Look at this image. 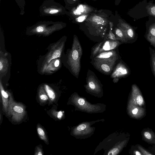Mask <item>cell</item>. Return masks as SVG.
Wrapping results in <instances>:
<instances>
[{
    "label": "cell",
    "mask_w": 155,
    "mask_h": 155,
    "mask_svg": "<svg viewBox=\"0 0 155 155\" xmlns=\"http://www.w3.org/2000/svg\"><path fill=\"white\" fill-rule=\"evenodd\" d=\"M150 54V64L151 71L155 78V50L149 47Z\"/></svg>",
    "instance_id": "obj_15"
},
{
    "label": "cell",
    "mask_w": 155,
    "mask_h": 155,
    "mask_svg": "<svg viewBox=\"0 0 155 155\" xmlns=\"http://www.w3.org/2000/svg\"><path fill=\"white\" fill-rule=\"evenodd\" d=\"M37 131L40 139L44 141L46 143L48 144L49 143L48 139L46 132L44 129L39 124L37 125Z\"/></svg>",
    "instance_id": "obj_17"
},
{
    "label": "cell",
    "mask_w": 155,
    "mask_h": 155,
    "mask_svg": "<svg viewBox=\"0 0 155 155\" xmlns=\"http://www.w3.org/2000/svg\"><path fill=\"white\" fill-rule=\"evenodd\" d=\"M144 37L150 45L155 49V23L151 24L148 27Z\"/></svg>",
    "instance_id": "obj_12"
},
{
    "label": "cell",
    "mask_w": 155,
    "mask_h": 155,
    "mask_svg": "<svg viewBox=\"0 0 155 155\" xmlns=\"http://www.w3.org/2000/svg\"><path fill=\"white\" fill-rule=\"evenodd\" d=\"M121 43L118 40L110 39L101 42L97 45L93 49L92 52L93 56L94 57L101 52L114 49L121 44Z\"/></svg>",
    "instance_id": "obj_5"
},
{
    "label": "cell",
    "mask_w": 155,
    "mask_h": 155,
    "mask_svg": "<svg viewBox=\"0 0 155 155\" xmlns=\"http://www.w3.org/2000/svg\"><path fill=\"white\" fill-rule=\"evenodd\" d=\"M131 153L134 155H143L135 145H133L131 149Z\"/></svg>",
    "instance_id": "obj_23"
},
{
    "label": "cell",
    "mask_w": 155,
    "mask_h": 155,
    "mask_svg": "<svg viewBox=\"0 0 155 155\" xmlns=\"http://www.w3.org/2000/svg\"><path fill=\"white\" fill-rule=\"evenodd\" d=\"M20 9V14L23 15L25 13V0H15Z\"/></svg>",
    "instance_id": "obj_19"
},
{
    "label": "cell",
    "mask_w": 155,
    "mask_h": 155,
    "mask_svg": "<svg viewBox=\"0 0 155 155\" xmlns=\"http://www.w3.org/2000/svg\"><path fill=\"white\" fill-rule=\"evenodd\" d=\"M86 15H82L79 17L77 19V20L79 22H81L83 21L86 18Z\"/></svg>",
    "instance_id": "obj_30"
},
{
    "label": "cell",
    "mask_w": 155,
    "mask_h": 155,
    "mask_svg": "<svg viewBox=\"0 0 155 155\" xmlns=\"http://www.w3.org/2000/svg\"><path fill=\"white\" fill-rule=\"evenodd\" d=\"M2 68H3V65H2V64L1 61L0 62V71H1Z\"/></svg>",
    "instance_id": "obj_35"
},
{
    "label": "cell",
    "mask_w": 155,
    "mask_h": 155,
    "mask_svg": "<svg viewBox=\"0 0 155 155\" xmlns=\"http://www.w3.org/2000/svg\"><path fill=\"white\" fill-rule=\"evenodd\" d=\"M74 0V1H75V0Z\"/></svg>",
    "instance_id": "obj_36"
},
{
    "label": "cell",
    "mask_w": 155,
    "mask_h": 155,
    "mask_svg": "<svg viewBox=\"0 0 155 155\" xmlns=\"http://www.w3.org/2000/svg\"><path fill=\"white\" fill-rule=\"evenodd\" d=\"M24 107L21 104L15 103L12 97H10L9 110L8 114H12L15 120H20L24 115Z\"/></svg>",
    "instance_id": "obj_7"
},
{
    "label": "cell",
    "mask_w": 155,
    "mask_h": 155,
    "mask_svg": "<svg viewBox=\"0 0 155 155\" xmlns=\"http://www.w3.org/2000/svg\"><path fill=\"white\" fill-rule=\"evenodd\" d=\"M119 152V149L117 148H113L110 150L108 153V155H117Z\"/></svg>",
    "instance_id": "obj_27"
},
{
    "label": "cell",
    "mask_w": 155,
    "mask_h": 155,
    "mask_svg": "<svg viewBox=\"0 0 155 155\" xmlns=\"http://www.w3.org/2000/svg\"><path fill=\"white\" fill-rule=\"evenodd\" d=\"M82 54L81 47L78 39L75 37L69 54V61L72 72L77 78L80 70V59Z\"/></svg>",
    "instance_id": "obj_1"
},
{
    "label": "cell",
    "mask_w": 155,
    "mask_h": 155,
    "mask_svg": "<svg viewBox=\"0 0 155 155\" xmlns=\"http://www.w3.org/2000/svg\"><path fill=\"white\" fill-rule=\"evenodd\" d=\"M59 61L58 60H57L55 61L54 63V65L56 67H58L59 64Z\"/></svg>",
    "instance_id": "obj_34"
},
{
    "label": "cell",
    "mask_w": 155,
    "mask_h": 155,
    "mask_svg": "<svg viewBox=\"0 0 155 155\" xmlns=\"http://www.w3.org/2000/svg\"><path fill=\"white\" fill-rule=\"evenodd\" d=\"M0 88L3 110L7 114H8L10 97L9 98L8 94L5 91L1 85Z\"/></svg>",
    "instance_id": "obj_14"
},
{
    "label": "cell",
    "mask_w": 155,
    "mask_h": 155,
    "mask_svg": "<svg viewBox=\"0 0 155 155\" xmlns=\"http://www.w3.org/2000/svg\"><path fill=\"white\" fill-rule=\"evenodd\" d=\"M77 10L80 12H83L84 10V7L82 5H80Z\"/></svg>",
    "instance_id": "obj_33"
},
{
    "label": "cell",
    "mask_w": 155,
    "mask_h": 155,
    "mask_svg": "<svg viewBox=\"0 0 155 155\" xmlns=\"http://www.w3.org/2000/svg\"><path fill=\"white\" fill-rule=\"evenodd\" d=\"M61 53V50L60 49H58L55 51L53 54L51 58L49 59L48 62L49 63L51 60L60 57Z\"/></svg>",
    "instance_id": "obj_24"
},
{
    "label": "cell",
    "mask_w": 155,
    "mask_h": 155,
    "mask_svg": "<svg viewBox=\"0 0 155 155\" xmlns=\"http://www.w3.org/2000/svg\"><path fill=\"white\" fill-rule=\"evenodd\" d=\"M130 73L129 68L122 62H119L112 73L111 77L115 81H117L119 78L128 76Z\"/></svg>",
    "instance_id": "obj_8"
},
{
    "label": "cell",
    "mask_w": 155,
    "mask_h": 155,
    "mask_svg": "<svg viewBox=\"0 0 155 155\" xmlns=\"http://www.w3.org/2000/svg\"><path fill=\"white\" fill-rule=\"evenodd\" d=\"M51 113L54 117L59 119H61L63 115V112L61 111H57L54 110H53Z\"/></svg>",
    "instance_id": "obj_22"
},
{
    "label": "cell",
    "mask_w": 155,
    "mask_h": 155,
    "mask_svg": "<svg viewBox=\"0 0 155 155\" xmlns=\"http://www.w3.org/2000/svg\"><path fill=\"white\" fill-rule=\"evenodd\" d=\"M128 113L130 116L136 120H140L146 115V108L140 107L129 102Z\"/></svg>",
    "instance_id": "obj_9"
},
{
    "label": "cell",
    "mask_w": 155,
    "mask_h": 155,
    "mask_svg": "<svg viewBox=\"0 0 155 155\" xmlns=\"http://www.w3.org/2000/svg\"><path fill=\"white\" fill-rule=\"evenodd\" d=\"M44 88L50 102H54L56 98V95L54 91L49 85H44Z\"/></svg>",
    "instance_id": "obj_16"
},
{
    "label": "cell",
    "mask_w": 155,
    "mask_h": 155,
    "mask_svg": "<svg viewBox=\"0 0 155 155\" xmlns=\"http://www.w3.org/2000/svg\"><path fill=\"white\" fill-rule=\"evenodd\" d=\"M135 145L143 155H154L150 151H149L147 150L141 145L139 144H137Z\"/></svg>",
    "instance_id": "obj_20"
},
{
    "label": "cell",
    "mask_w": 155,
    "mask_h": 155,
    "mask_svg": "<svg viewBox=\"0 0 155 155\" xmlns=\"http://www.w3.org/2000/svg\"><path fill=\"white\" fill-rule=\"evenodd\" d=\"M86 126L84 124H81L79 125L77 127V129L79 131L84 130L86 128Z\"/></svg>",
    "instance_id": "obj_29"
},
{
    "label": "cell",
    "mask_w": 155,
    "mask_h": 155,
    "mask_svg": "<svg viewBox=\"0 0 155 155\" xmlns=\"http://www.w3.org/2000/svg\"><path fill=\"white\" fill-rule=\"evenodd\" d=\"M94 65L100 71L105 74H110L113 69L114 65L105 62H94Z\"/></svg>",
    "instance_id": "obj_13"
},
{
    "label": "cell",
    "mask_w": 155,
    "mask_h": 155,
    "mask_svg": "<svg viewBox=\"0 0 155 155\" xmlns=\"http://www.w3.org/2000/svg\"><path fill=\"white\" fill-rule=\"evenodd\" d=\"M129 102L138 106L146 108V103L141 91L136 84L131 86Z\"/></svg>",
    "instance_id": "obj_6"
},
{
    "label": "cell",
    "mask_w": 155,
    "mask_h": 155,
    "mask_svg": "<svg viewBox=\"0 0 155 155\" xmlns=\"http://www.w3.org/2000/svg\"><path fill=\"white\" fill-rule=\"evenodd\" d=\"M150 151L154 155H155V145H153L151 147Z\"/></svg>",
    "instance_id": "obj_32"
},
{
    "label": "cell",
    "mask_w": 155,
    "mask_h": 155,
    "mask_svg": "<svg viewBox=\"0 0 155 155\" xmlns=\"http://www.w3.org/2000/svg\"><path fill=\"white\" fill-rule=\"evenodd\" d=\"M110 31L109 33V35L108 36L109 38L111 40H118L115 37V35L112 32L111 30H112V28L113 26V24L112 23L110 22Z\"/></svg>",
    "instance_id": "obj_25"
},
{
    "label": "cell",
    "mask_w": 155,
    "mask_h": 155,
    "mask_svg": "<svg viewBox=\"0 0 155 155\" xmlns=\"http://www.w3.org/2000/svg\"><path fill=\"white\" fill-rule=\"evenodd\" d=\"M35 154L37 155H43V153L41 148L39 147H37Z\"/></svg>",
    "instance_id": "obj_28"
},
{
    "label": "cell",
    "mask_w": 155,
    "mask_h": 155,
    "mask_svg": "<svg viewBox=\"0 0 155 155\" xmlns=\"http://www.w3.org/2000/svg\"><path fill=\"white\" fill-rule=\"evenodd\" d=\"M38 97L39 101L42 103L46 102L49 99V97L44 88V89L42 87L39 89Z\"/></svg>",
    "instance_id": "obj_18"
},
{
    "label": "cell",
    "mask_w": 155,
    "mask_h": 155,
    "mask_svg": "<svg viewBox=\"0 0 155 155\" xmlns=\"http://www.w3.org/2000/svg\"><path fill=\"white\" fill-rule=\"evenodd\" d=\"M118 58L116 51L111 50L101 52L94 57V62H105L114 65Z\"/></svg>",
    "instance_id": "obj_4"
},
{
    "label": "cell",
    "mask_w": 155,
    "mask_h": 155,
    "mask_svg": "<svg viewBox=\"0 0 155 155\" xmlns=\"http://www.w3.org/2000/svg\"><path fill=\"white\" fill-rule=\"evenodd\" d=\"M78 102L79 104L80 105H84L85 103L84 100L83 98L79 99L78 100Z\"/></svg>",
    "instance_id": "obj_31"
},
{
    "label": "cell",
    "mask_w": 155,
    "mask_h": 155,
    "mask_svg": "<svg viewBox=\"0 0 155 155\" xmlns=\"http://www.w3.org/2000/svg\"><path fill=\"white\" fill-rule=\"evenodd\" d=\"M142 140L148 143L155 145V133L149 127L143 128L141 132Z\"/></svg>",
    "instance_id": "obj_11"
},
{
    "label": "cell",
    "mask_w": 155,
    "mask_h": 155,
    "mask_svg": "<svg viewBox=\"0 0 155 155\" xmlns=\"http://www.w3.org/2000/svg\"><path fill=\"white\" fill-rule=\"evenodd\" d=\"M147 9L149 15L155 17V5H149L147 7Z\"/></svg>",
    "instance_id": "obj_21"
},
{
    "label": "cell",
    "mask_w": 155,
    "mask_h": 155,
    "mask_svg": "<svg viewBox=\"0 0 155 155\" xmlns=\"http://www.w3.org/2000/svg\"><path fill=\"white\" fill-rule=\"evenodd\" d=\"M93 21L98 24H102L104 23V20L98 16H94L92 18Z\"/></svg>",
    "instance_id": "obj_26"
},
{
    "label": "cell",
    "mask_w": 155,
    "mask_h": 155,
    "mask_svg": "<svg viewBox=\"0 0 155 155\" xmlns=\"http://www.w3.org/2000/svg\"><path fill=\"white\" fill-rule=\"evenodd\" d=\"M62 6L54 0H45L39 8L41 16H57L64 12Z\"/></svg>",
    "instance_id": "obj_3"
},
{
    "label": "cell",
    "mask_w": 155,
    "mask_h": 155,
    "mask_svg": "<svg viewBox=\"0 0 155 155\" xmlns=\"http://www.w3.org/2000/svg\"><path fill=\"white\" fill-rule=\"evenodd\" d=\"M62 27V24L60 22L41 21L29 27L27 31L29 33L48 34Z\"/></svg>",
    "instance_id": "obj_2"
},
{
    "label": "cell",
    "mask_w": 155,
    "mask_h": 155,
    "mask_svg": "<svg viewBox=\"0 0 155 155\" xmlns=\"http://www.w3.org/2000/svg\"><path fill=\"white\" fill-rule=\"evenodd\" d=\"M122 27L121 30L127 40L128 43L135 42L137 40L138 35L134 28L126 24H124Z\"/></svg>",
    "instance_id": "obj_10"
}]
</instances>
